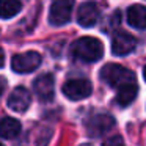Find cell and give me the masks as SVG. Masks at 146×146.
<instances>
[{
  "label": "cell",
  "instance_id": "cell-17",
  "mask_svg": "<svg viewBox=\"0 0 146 146\" xmlns=\"http://www.w3.org/2000/svg\"><path fill=\"white\" fill-rule=\"evenodd\" d=\"M3 63H5V54H3V50L0 49V68L3 66Z\"/></svg>",
  "mask_w": 146,
  "mask_h": 146
},
{
  "label": "cell",
  "instance_id": "cell-18",
  "mask_svg": "<svg viewBox=\"0 0 146 146\" xmlns=\"http://www.w3.org/2000/svg\"><path fill=\"white\" fill-rule=\"evenodd\" d=\"M143 77H145V80H146V66L143 68Z\"/></svg>",
  "mask_w": 146,
  "mask_h": 146
},
{
  "label": "cell",
  "instance_id": "cell-14",
  "mask_svg": "<svg viewBox=\"0 0 146 146\" xmlns=\"http://www.w3.org/2000/svg\"><path fill=\"white\" fill-rule=\"evenodd\" d=\"M22 10L21 0H0V19H11Z\"/></svg>",
  "mask_w": 146,
  "mask_h": 146
},
{
  "label": "cell",
  "instance_id": "cell-1",
  "mask_svg": "<svg viewBox=\"0 0 146 146\" xmlns=\"http://www.w3.org/2000/svg\"><path fill=\"white\" fill-rule=\"evenodd\" d=\"M71 54L74 58L85 63H94L101 60L104 55V46L98 38L93 36H83L79 38L71 47Z\"/></svg>",
  "mask_w": 146,
  "mask_h": 146
},
{
  "label": "cell",
  "instance_id": "cell-6",
  "mask_svg": "<svg viewBox=\"0 0 146 146\" xmlns=\"http://www.w3.org/2000/svg\"><path fill=\"white\" fill-rule=\"evenodd\" d=\"M137 47V39L127 32H116L111 38V52L118 57H124L133 52Z\"/></svg>",
  "mask_w": 146,
  "mask_h": 146
},
{
  "label": "cell",
  "instance_id": "cell-11",
  "mask_svg": "<svg viewBox=\"0 0 146 146\" xmlns=\"http://www.w3.org/2000/svg\"><path fill=\"white\" fill-rule=\"evenodd\" d=\"M127 22L129 25L135 27L138 30L146 29V7L145 5H132L127 10Z\"/></svg>",
  "mask_w": 146,
  "mask_h": 146
},
{
  "label": "cell",
  "instance_id": "cell-9",
  "mask_svg": "<svg viewBox=\"0 0 146 146\" xmlns=\"http://www.w3.org/2000/svg\"><path fill=\"white\" fill-rule=\"evenodd\" d=\"M7 104L11 110L17 111V113H24V111H27V108L30 107V104H32V96H30V93L27 88L17 86V88H14L13 91H11V94L8 96Z\"/></svg>",
  "mask_w": 146,
  "mask_h": 146
},
{
  "label": "cell",
  "instance_id": "cell-3",
  "mask_svg": "<svg viewBox=\"0 0 146 146\" xmlns=\"http://www.w3.org/2000/svg\"><path fill=\"white\" fill-rule=\"evenodd\" d=\"M72 8H74V0H54L50 5L49 22L57 27L68 24L71 21Z\"/></svg>",
  "mask_w": 146,
  "mask_h": 146
},
{
  "label": "cell",
  "instance_id": "cell-7",
  "mask_svg": "<svg viewBox=\"0 0 146 146\" xmlns=\"http://www.w3.org/2000/svg\"><path fill=\"white\" fill-rule=\"evenodd\" d=\"M33 90H35V94L38 96L39 101H42V102L52 101L54 99V93H55V80L52 77V74L39 76L33 82Z\"/></svg>",
  "mask_w": 146,
  "mask_h": 146
},
{
  "label": "cell",
  "instance_id": "cell-2",
  "mask_svg": "<svg viewBox=\"0 0 146 146\" xmlns=\"http://www.w3.org/2000/svg\"><path fill=\"white\" fill-rule=\"evenodd\" d=\"M101 79L105 83L111 86V88H121V86L127 85V83H135V74L130 69L121 66V64H105L101 69Z\"/></svg>",
  "mask_w": 146,
  "mask_h": 146
},
{
  "label": "cell",
  "instance_id": "cell-20",
  "mask_svg": "<svg viewBox=\"0 0 146 146\" xmlns=\"http://www.w3.org/2000/svg\"><path fill=\"white\" fill-rule=\"evenodd\" d=\"M0 146H3V145H2V143H0Z\"/></svg>",
  "mask_w": 146,
  "mask_h": 146
},
{
  "label": "cell",
  "instance_id": "cell-19",
  "mask_svg": "<svg viewBox=\"0 0 146 146\" xmlns=\"http://www.w3.org/2000/svg\"><path fill=\"white\" fill-rule=\"evenodd\" d=\"M82 146H88V145H82Z\"/></svg>",
  "mask_w": 146,
  "mask_h": 146
},
{
  "label": "cell",
  "instance_id": "cell-8",
  "mask_svg": "<svg viewBox=\"0 0 146 146\" xmlns=\"http://www.w3.org/2000/svg\"><path fill=\"white\" fill-rule=\"evenodd\" d=\"M115 127V119L110 115H96L86 123V130L91 137H101Z\"/></svg>",
  "mask_w": 146,
  "mask_h": 146
},
{
  "label": "cell",
  "instance_id": "cell-12",
  "mask_svg": "<svg viewBox=\"0 0 146 146\" xmlns=\"http://www.w3.org/2000/svg\"><path fill=\"white\" fill-rule=\"evenodd\" d=\"M137 93H138V86L137 83H127V85L118 88L116 93V104L121 107H127L133 102V99L137 98Z\"/></svg>",
  "mask_w": 146,
  "mask_h": 146
},
{
  "label": "cell",
  "instance_id": "cell-16",
  "mask_svg": "<svg viewBox=\"0 0 146 146\" xmlns=\"http://www.w3.org/2000/svg\"><path fill=\"white\" fill-rule=\"evenodd\" d=\"M5 88H7V82H5V79L0 77V96H2V93L5 91Z\"/></svg>",
  "mask_w": 146,
  "mask_h": 146
},
{
  "label": "cell",
  "instance_id": "cell-10",
  "mask_svg": "<svg viewBox=\"0 0 146 146\" xmlns=\"http://www.w3.org/2000/svg\"><path fill=\"white\" fill-rule=\"evenodd\" d=\"M99 17H101V10L94 2H86L77 11V22H79V25L85 27V29L96 25Z\"/></svg>",
  "mask_w": 146,
  "mask_h": 146
},
{
  "label": "cell",
  "instance_id": "cell-4",
  "mask_svg": "<svg viewBox=\"0 0 146 146\" xmlns=\"http://www.w3.org/2000/svg\"><path fill=\"white\" fill-rule=\"evenodd\" d=\"M41 61L42 58L38 52L30 50V52L14 55L13 60H11V68L17 74H27V72H33L41 64Z\"/></svg>",
  "mask_w": 146,
  "mask_h": 146
},
{
  "label": "cell",
  "instance_id": "cell-15",
  "mask_svg": "<svg viewBox=\"0 0 146 146\" xmlns=\"http://www.w3.org/2000/svg\"><path fill=\"white\" fill-rule=\"evenodd\" d=\"M102 146H124V141H123L121 137L115 135V137H111V138H108Z\"/></svg>",
  "mask_w": 146,
  "mask_h": 146
},
{
  "label": "cell",
  "instance_id": "cell-13",
  "mask_svg": "<svg viewBox=\"0 0 146 146\" xmlns=\"http://www.w3.org/2000/svg\"><path fill=\"white\" fill-rule=\"evenodd\" d=\"M19 132H21V123L17 119L10 116L0 119V137L2 138L11 140L19 135Z\"/></svg>",
  "mask_w": 146,
  "mask_h": 146
},
{
  "label": "cell",
  "instance_id": "cell-5",
  "mask_svg": "<svg viewBox=\"0 0 146 146\" xmlns=\"http://www.w3.org/2000/svg\"><path fill=\"white\" fill-rule=\"evenodd\" d=\"M93 91L91 83L86 79H71L63 85V94L71 101H82Z\"/></svg>",
  "mask_w": 146,
  "mask_h": 146
}]
</instances>
